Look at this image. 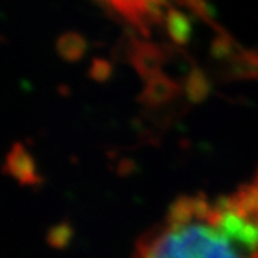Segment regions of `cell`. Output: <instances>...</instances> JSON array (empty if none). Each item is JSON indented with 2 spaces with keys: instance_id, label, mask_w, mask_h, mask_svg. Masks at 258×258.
<instances>
[{
  "instance_id": "obj_4",
  "label": "cell",
  "mask_w": 258,
  "mask_h": 258,
  "mask_svg": "<svg viewBox=\"0 0 258 258\" xmlns=\"http://www.w3.org/2000/svg\"><path fill=\"white\" fill-rule=\"evenodd\" d=\"M241 192L244 194V197L247 198L251 208L254 210V212L257 214L258 217V171L255 178L251 181V184L241 188Z\"/></svg>"
},
{
  "instance_id": "obj_3",
  "label": "cell",
  "mask_w": 258,
  "mask_h": 258,
  "mask_svg": "<svg viewBox=\"0 0 258 258\" xmlns=\"http://www.w3.org/2000/svg\"><path fill=\"white\" fill-rule=\"evenodd\" d=\"M59 50L66 59L79 57L83 52V40L76 35H66L59 42Z\"/></svg>"
},
{
  "instance_id": "obj_1",
  "label": "cell",
  "mask_w": 258,
  "mask_h": 258,
  "mask_svg": "<svg viewBox=\"0 0 258 258\" xmlns=\"http://www.w3.org/2000/svg\"><path fill=\"white\" fill-rule=\"evenodd\" d=\"M132 258H258V217L238 189L184 197L141 237Z\"/></svg>"
},
{
  "instance_id": "obj_2",
  "label": "cell",
  "mask_w": 258,
  "mask_h": 258,
  "mask_svg": "<svg viewBox=\"0 0 258 258\" xmlns=\"http://www.w3.org/2000/svg\"><path fill=\"white\" fill-rule=\"evenodd\" d=\"M103 3L112 6L118 13L131 20L132 23L145 28L148 22L154 20L159 13L161 5L165 0H102ZM191 5H198L200 0H188Z\"/></svg>"
}]
</instances>
